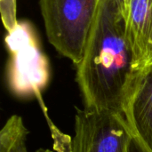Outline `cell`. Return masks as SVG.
Masks as SVG:
<instances>
[{
    "label": "cell",
    "instance_id": "obj_8",
    "mask_svg": "<svg viewBox=\"0 0 152 152\" xmlns=\"http://www.w3.org/2000/svg\"><path fill=\"white\" fill-rule=\"evenodd\" d=\"M0 13L7 32L13 30L19 23L16 17V0H0Z\"/></svg>",
    "mask_w": 152,
    "mask_h": 152
},
{
    "label": "cell",
    "instance_id": "obj_6",
    "mask_svg": "<svg viewBox=\"0 0 152 152\" xmlns=\"http://www.w3.org/2000/svg\"><path fill=\"white\" fill-rule=\"evenodd\" d=\"M124 116L134 136L152 152V66L139 73Z\"/></svg>",
    "mask_w": 152,
    "mask_h": 152
},
{
    "label": "cell",
    "instance_id": "obj_9",
    "mask_svg": "<svg viewBox=\"0 0 152 152\" xmlns=\"http://www.w3.org/2000/svg\"><path fill=\"white\" fill-rule=\"evenodd\" d=\"M126 152H149L144 147L143 145L134 137L133 136L130 143H129V146L127 148V151Z\"/></svg>",
    "mask_w": 152,
    "mask_h": 152
},
{
    "label": "cell",
    "instance_id": "obj_5",
    "mask_svg": "<svg viewBox=\"0 0 152 152\" xmlns=\"http://www.w3.org/2000/svg\"><path fill=\"white\" fill-rule=\"evenodd\" d=\"M126 29L135 70L152 66V0H129Z\"/></svg>",
    "mask_w": 152,
    "mask_h": 152
},
{
    "label": "cell",
    "instance_id": "obj_3",
    "mask_svg": "<svg viewBox=\"0 0 152 152\" xmlns=\"http://www.w3.org/2000/svg\"><path fill=\"white\" fill-rule=\"evenodd\" d=\"M50 127L58 152H126L134 136L124 115L85 109L77 111L72 138Z\"/></svg>",
    "mask_w": 152,
    "mask_h": 152
},
{
    "label": "cell",
    "instance_id": "obj_1",
    "mask_svg": "<svg viewBox=\"0 0 152 152\" xmlns=\"http://www.w3.org/2000/svg\"><path fill=\"white\" fill-rule=\"evenodd\" d=\"M124 0H101L76 80L85 110L124 115L141 71L134 66Z\"/></svg>",
    "mask_w": 152,
    "mask_h": 152
},
{
    "label": "cell",
    "instance_id": "obj_10",
    "mask_svg": "<svg viewBox=\"0 0 152 152\" xmlns=\"http://www.w3.org/2000/svg\"><path fill=\"white\" fill-rule=\"evenodd\" d=\"M125 1V3H126V4L127 5V4H128V2H129V0H124Z\"/></svg>",
    "mask_w": 152,
    "mask_h": 152
},
{
    "label": "cell",
    "instance_id": "obj_2",
    "mask_svg": "<svg viewBox=\"0 0 152 152\" xmlns=\"http://www.w3.org/2000/svg\"><path fill=\"white\" fill-rule=\"evenodd\" d=\"M101 0H39L45 33L62 56L78 64Z\"/></svg>",
    "mask_w": 152,
    "mask_h": 152
},
{
    "label": "cell",
    "instance_id": "obj_4",
    "mask_svg": "<svg viewBox=\"0 0 152 152\" xmlns=\"http://www.w3.org/2000/svg\"><path fill=\"white\" fill-rule=\"evenodd\" d=\"M11 53L7 80L12 93L20 98L36 97L42 104V92L49 81V65L41 53L34 32L27 22H19L7 32Z\"/></svg>",
    "mask_w": 152,
    "mask_h": 152
},
{
    "label": "cell",
    "instance_id": "obj_7",
    "mask_svg": "<svg viewBox=\"0 0 152 152\" xmlns=\"http://www.w3.org/2000/svg\"><path fill=\"white\" fill-rule=\"evenodd\" d=\"M28 133L21 117L11 116L0 131V152H28L26 147ZM35 152L52 151L41 148Z\"/></svg>",
    "mask_w": 152,
    "mask_h": 152
}]
</instances>
